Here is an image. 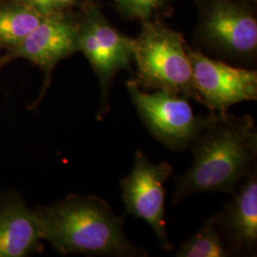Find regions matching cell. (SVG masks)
Wrapping results in <instances>:
<instances>
[{
	"label": "cell",
	"instance_id": "1",
	"mask_svg": "<svg viewBox=\"0 0 257 257\" xmlns=\"http://www.w3.org/2000/svg\"><path fill=\"white\" fill-rule=\"evenodd\" d=\"M211 122L192 147L193 164L175 178V205L195 193L233 194L256 171L257 128L249 115L211 112Z\"/></svg>",
	"mask_w": 257,
	"mask_h": 257
},
{
	"label": "cell",
	"instance_id": "9",
	"mask_svg": "<svg viewBox=\"0 0 257 257\" xmlns=\"http://www.w3.org/2000/svg\"><path fill=\"white\" fill-rule=\"evenodd\" d=\"M232 199L215 213L218 228L234 255H256L257 171L240 184Z\"/></svg>",
	"mask_w": 257,
	"mask_h": 257
},
{
	"label": "cell",
	"instance_id": "2",
	"mask_svg": "<svg viewBox=\"0 0 257 257\" xmlns=\"http://www.w3.org/2000/svg\"><path fill=\"white\" fill-rule=\"evenodd\" d=\"M43 240L60 254L146 257L124 231L116 215L97 195L69 194L52 206L34 209Z\"/></svg>",
	"mask_w": 257,
	"mask_h": 257
},
{
	"label": "cell",
	"instance_id": "13",
	"mask_svg": "<svg viewBox=\"0 0 257 257\" xmlns=\"http://www.w3.org/2000/svg\"><path fill=\"white\" fill-rule=\"evenodd\" d=\"M177 257L235 256L233 250L223 237L215 214L206 221L193 236L181 243L176 251Z\"/></svg>",
	"mask_w": 257,
	"mask_h": 257
},
{
	"label": "cell",
	"instance_id": "4",
	"mask_svg": "<svg viewBox=\"0 0 257 257\" xmlns=\"http://www.w3.org/2000/svg\"><path fill=\"white\" fill-rule=\"evenodd\" d=\"M126 87L150 134L175 152L192 147L211 122V112L206 116L196 115L186 96L162 90L145 92L133 79Z\"/></svg>",
	"mask_w": 257,
	"mask_h": 257
},
{
	"label": "cell",
	"instance_id": "11",
	"mask_svg": "<svg viewBox=\"0 0 257 257\" xmlns=\"http://www.w3.org/2000/svg\"><path fill=\"white\" fill-rule=\"evenodd\" d=\"M42 236L34 209L17 193L0 194V257H25L40 251Z\"/></svg>",
	"mask_w": 257,
	"mask_h": 257
},
{
	"label": "cell",
	"instance_id": "7",
	"mask_svg": "<svg viewBox=\"0 0 257 257\" xmlns=\"http://www.w3.org/2000/svg\"><path fill=\"white\" fill-rule=\"evenodd\" d=\"M194 88L211 112L225 113L241 102L256 101L257 72L213 59L188 47Z\"/></svg>",
	"mask_w": 257,
	"mask_h": 257
},
{
	"label": "cell",
	"instance_id": "15",
	"mask_svg": "<svg viewBox=\"0 0 257 257\" xmlns=\"http://www.w3.org/2000/svg\"><path fill=\"white\" fill-rule=\"evenodd\" d=\"M42 16L65 12L77 3V0H21Z\"/></svg>",
	"mask_w": 257,
	"mask_h": 257
},
{
	"label": "cell",
	"instance_id": "3",
	"mask_svg": "<svg viewBox=\"0 0 257 257\" xmlns=\"http://www.w3.org/2000/svg\"><path fill=\"white\" fill-rule=\"evenodd\" d=\"M133 47L137 65L133 80L141 90H162L201 103L193 85L188 47L180 33L145 20Z\"/></svg>",
	"mask_w": 257,
	"mask_h": 257
},
{
	"label": "cell",
	"instance_id": "5",
	"mask_svg": "<svg viewBox=\"0 0 257 257\" xmlns=\"http://www.w3.org/2000/svg\"><path fill=\"white\" fill-rule=\"evenodd\" d=\"M79 52L89 60L101 86V101L96 119L102 121L110 111L111 82L121 70H130L134 61V38L112 27L92 3L84 7L79 20Z\"/></svg>",
	"mask_w": 257,
	"mask_h": 257
},
{
	"label": "cell",
	"instance_id": "12",
	"mask_svg": "<svg viewBox=\"0 0 257 257\" xmlns=\"http://www.w3.org/2000/svg\"><path fill=\"white\" fill-rule=\"evenodd\" d=\"M44 16L21 0H7L0 5V50L18 46L37 27Z\"/></svg>",
	"mask_w": 257,
	"mask_h": 257
},
{
	"label": "cell",
	"instance_id": "16",
	"mask_svg": "<svg viewBox=\"0 0 257 257\" xmlns=\"http://www.w3.org/2000/svg\"><path fill=\"white\" fill-rule=\"evenodd\" d=\"M5 65H6V63H5L4 59H3V56H2V55H0V71L3 68V66H5Z\"/></svg>",
	"mask_w": 257,
	"mask_h": 257
},
{
	"label": "cell",
	"instance_id": "17",
	"mask_svg": "<svg viewBox=\"0 0 257 257\" xmlns=\"http://www.w3.org/2000/svg\"><path fill=\"white\" fill-rule=\"evenodd\" d=\"M7 0H0V5L2 4V3H4V2H6Z\"/></svg>",
	"mask_w": 257,
	"mask_h": 257
},
{
	"label": "cell",
	"instance_id": "8",
	"mask_svg": "<svg viewBox=\"0 0 257 257\" xmlns=\"http://www.w3.org/2000/svg\"><path fill=\"white\" fill-rule=\"evenodd\" d=\"M78 34L79 20L68 15L66 11L47 15L18 46L2 55L6 64L18 58H25L45 73L43 89L32 108H36L42 99L55 66L79 52Z\"/></svg>",
	"mask_w": 257,
	"mask_h": 257
},
{
	"label": "cell",
	"instance_id": "10",
	"mask_svg": "<svg viewBox=\"0 0 257 257\" xmlns=\"http://www.w3.org/2000/svg\"><path fill=\"white\" fill-rule=\"evenodd\" d=\"M203 36L211 46L228 55L248 56L256 51V20L238 5L220 2L205 19Z\"/></svg>",
	"mask_w": 257,
	"mask_h": 257
},
{
	"label": "cell",
	"instance_id": "14",
	"mask_svg": "<svg viewBox=\"0 0 257 257\" xmlns=\"http://www.w3.org/2000/svg\"><path fill=\"white\" fill-rule=\"evenodd\" d=\"M121 13L131 19L149 20L152 14L159 9L165 0H114Z\"/></svg>",
	"mask_w": 257,
	"mask_h": 257
},
{
	"label": "cell",
	"instance_id": "6",
	"mask_svg": "<svg viewBox=\"0 0 257 257\" xmlns=\"http://www.w3.org/2000/svg\"><path fill=\"white\" fill-rule=\"evenodd\" d=\"M173 173V166L167 161L156 164L138 150L131 173L120 180L126 214L147 222L166 251L174 248L166 227L164 186Z\"/></svg>",
	"mask_w": 257,
	"mask_h": 257
}]
</instances>
